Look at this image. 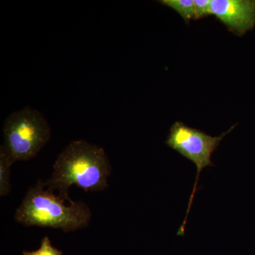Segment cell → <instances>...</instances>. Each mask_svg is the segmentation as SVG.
Returning a JSON list of instances; mask_svg holds the SVG:
<instances>
[{
	"label": "cell",
	"instance_id": "obj_7",
	"mask_svg": "<svg viewBox=\"0 0 255 255\" xmlns=\"http://www.w3.org/2000/svg\"><path fill=\"white\" fill-rule=\"evenodd\" d=\"M159 2L175 10L187 23L191 19H194L195 12L194 0H161Z\"/></svg>",
	"mask_w": 255,
	"mask_h": 255
},
{
	"label": "cell",
	"instance_id": "obj_1",
	"mask_svg": "<svg viewBox=\"0 0 255 255\" xmlns=\"http://www.w3.org/2000/svg\"><path fill=\"white\" fill-rule=\"evenodd\" d=\"M112 166L105 150L85 140H74L58 155L51 177L45 183L48 190L58 191L63 200L73 203L69 188L75 185L85 191H100L108 187Z\"/></svg>",
	"mask_w": 255,
	"mask_h": 255
},
{
	"label": "cell",
	"instance_id": "obj_2",
	"mask_svg": "<svg viewBox=\"0 0 255 255\" xmlns=\"http://www.w3.org/2000/svg\"><path fill=\"white\" fill-rule=\"evenodd\" d=\"M45 187V183L39 180L28 189L15 213L16 221L25 226L59 228L64 232L89 226L92 212L85 203L79 201L66 205V201Z\"/></svg>",
	"mask_w": 255,
	"mask_h": 255
},
{
	"label": "cell",
	"instance_id": "obj_8",
	"mask_svg": "<svg viewBox=\"0 0 255 255\" xmlns=\"http://www.w3.org/2000/svg\"><path fill=\"white\" fill-rule=\"evenodd\" d=\"M63 252L52 246L49 238L48 236L43 238L41 241L39 249L36 251H23V255H62Z\"/></svg>",
	"mask_w": 255,
	"mask_h": 255
},
{
	"label": "cell",
	"instance_id": "obj_5",
	"mask_svg": "<svg viewBox=\"0 0 255 255\" xmlns=\"http://www.w3.org/2000/svg\"><path fill=\"white\" fill-rule=\"evenodd\" d=\"M211 12L238 36L255 26V0H211Z\"/></svg>",
	"mask_w": 255,
	"mask_h": 255
},
{
	"label": "cell",
	"instance_id": "obj_6",
	"mask_svg": "<svg viewBox=\"0 0 255 255\" xmlns=\"http://www.w3.org/2000/svg\"><path fill=\"white\" fill-rule=\"evenodd\" d=\"M14 163L11 157L0 150V196H5L11 191V166Z\"/></svg>",
	"mask_w": 255,
	"mask_h": 255
},
{
	"label": "cell",
	"instance_id": "obj_4",
	"mask_svg": "<svg viewBox=\"0 0 255 255\" xmlns=\"http://www.w3.org/2000/svg\"><path fill=\"white\" fill-rule=\"evenodd\" d=\"M236 127V124L219 136H211L199 129L188 127L182 122H176L171 127L165 141L166 145L192 162L195 164L197 170L195 183L189 198L185 219L179 227L177 233L178 236H184L185 233L188 216L190 212L194 195L197 191L198 181L201 172L206 167H214L211 156L219 147L223 137L232 131Z\"/></svg>",
	"mask_w": 255,
	"mask_h": 255
},
{
	"label": "cell",
	"instance_id": "obj_3",
	"mask_svg": "<svg viewBox=\"0 0 255 255\" xmlns=\"http://www.w3.org/2000/svg\"><path fill=\"white\" fill-rule=\"evenodd\" d=\"M2 150L14 162L26 161L38 155L48 142L50 127L44 116L26 107L5 119Z\"/></svg>",
	"mask_w": 255,
	"mask_h": 255
},
{
	"label": "cell",
	"instance_id": "obj_9",
	"mask_svg": "<svg viewBox=\"0 0 255 255\" xmlns=\"http://www.w3.org/2000/svg\"><path fill=\"white\" fill-rule=\"evenodd\" d=\"M194 20L206 17L211 14V1L210 0H194Z\"/></svg>",
	"mask_w": 255,
	"mask_h": 255
}]
</instances>
